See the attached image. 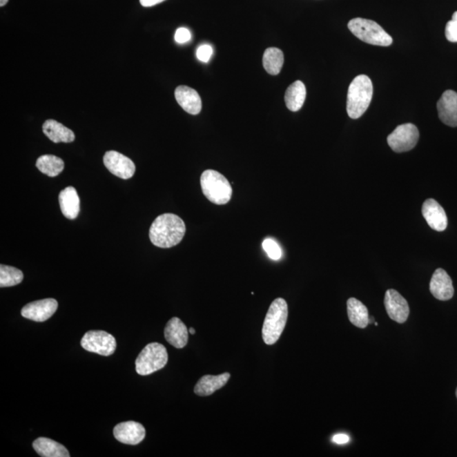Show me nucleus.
I'll list each match as a JSON object with an SVG mask.
<instances>
[{
    "mask_svg": "<svg viewBox=\"0 0 457 457\" xmlns=\"http://www.w3.org/2000/svg\"><path fill=\"white\" fill-rule=\"evenodd\" d=\"M202 193L207 200L217 205H224L231 201L232 187L228 179L220 172L205 171L201 175Z\"/></svg>",
    "mask_w": 457,
    "mask_h": 457,
    "instance_id": "20e7f679",
    "label": "nucleus"
},
{
    "mask_svg": "<svg viewBox=\"0 0 457 457\" xmlns=\"http://www.w3.org/2000/svg\"><path fill=\"white\" fill-rule=\"evenodd\" d=\"M231 374L224 373L220 376H205L198 380L196 387L194 388L195 394L200 396H208L215 393L218 389L224 387L228 380Z\"/></svg>",
    "mask_w": 457,
    "mask_h": 457,
    "instance_id": "6ab92c4d",
    "label": "nucleus"
},
{
    "mask_svg": "<svg viewBox=\"0 0 457 457\" xmlns=\"http://www.w3.org/2000/svg\"><path fill=\"white\" fill-rule=\"evenodd\" d=\"M8 1L9 0H0V6H5Z\"/></svg>",
    "mask_w": 457,
    "mask_h": 457,
    "instance_id": "473e14b6",
    "label": "nucleus"
},
{
    "mask_svg": "<svg viewBox=\"0 0 457 457\" xmlns=\"http://www.w3.org/2000/svg\"><path fill=\"white\" fill-rule=\"evenodd\" d=\"M189 332L191 333V334L194 335L195 333H196V331H195L193 328H190Z\"/></svg>",
    "mask_w": 457,
    "mask_h": 457,
    "instance_id": "72a5a7b5",
    "label": "nucleus"
},
{
    "mask_svg": "<svg viewBox=\"0 0 457 457\" xmlns=\"http://www.w3.org/2000/svg\"><path fill=\"white\" fill-rule=\"evenodd\" d=\"M419 139V132L414 124H403L396 127L394 132L389 134L387 142L396 153L410 151L417 145Z\"/></svg>",
    "mask_w": 457,
    "mask_h": 457,
    "instance_id": "0eeeda50",
    "label": "nucleus"
},
{
    "mask_svg": "<svg viewBox=\"0 0 457 457\" xmlns=\"http://www.w3.org/2000/svg\"><path fill=\"white\" fill-rule=\"evenodd\" d=\"M58 306V302L55 299L39 300L26 305L21 310V315L30 320L44 322L54 315Z\"/></svg>",
    "mask_w": 457,
    "mask_h": 457,
    "instance_id": "9d476101",
    "label": "nucleus"
},
{
    "mask_svg": "<svg viewBox=\"0 0 457 457\" xmlns=\"http://www.w3.org/2000/svg\"><path fill=\"white\" fill-rule=\"evenodd\" d=\"M347 314L351 323L356 327L364 329L369 324L368 309L358 299L354 298L348 299Z\"/></svg>",
    "mask_w": 457,
    "mask_h": 457,
    "instance_id": "4be33fe9",
    "label": "nucleus"
},
{
    "mask_svg": "<svg viewBox=\"0 0 457 457\" xmlns=\"http://www.w3.org/2000/svg\"><path fill=\"white\" fill-rule=\"evenodd\" d=\"M263 249L269 258L273 260H280L282 257V251L278 243L273 239H265L263 242Z\"/></svg>",
    "mask_w": 457,
    "mask_h": 457,
    "instance_id": "bb28decb",
    "label": "nucleus"
},
{
    "mask_svg": "<svg viewBox=\"0 0 457 457\" xmlns=\"http://www.w3.org/2000/svg\"><path fill=\"white\" fill-rule=\"evenodd\" d=\"M213 53V48L211 45L204 44L202 45L197 50V57L200 61L208 63L211 61Z\"/></svg>",
    "mask_w": 457,
    "mask_h": 457,
    "instance_id": "c85d7f7f",
    "label": "nucleus"
},
{
    "mask_svg": "<svg viewBox=\"0 0 457 457\" xmlns=\"http://www.w3.org/2000/svg\"><path fill=\"white\" fill-rule=\"evenodd\" d=\"M456 397H457V389H456Z\"/></svg>",
    "mask_w": 457,
    "mask_h": 457,
    "instance_id": "f704fd0d",
    "label": "nucleus"
},
{
    "mask_svg": "<svg viewBox=\"0 0 457 457\" xmlns=\"http://www.w3.org/2000/svg\"><path fill=\"white\" fill-rule=\"evenodd\" d=\"M188 332L186 324L179 318H172L164 329V337L171 346L182 349L188 342Z\"/></svg>",
    "mask_w": 457,
    "mask_h": 457,
    "instance_id": "f3484780",
    "label": "nucleus"
},
{
    "mask_svg": "<svg viewBox=\"0 0 457 457\" xmlns=\"http://www.w3.org/2000/svg\"><path fill=\"white\" fill-rule=\"evenodd\" d=\"M445 37L449 42L457 43V11L453 14L452 20L447 22Z\"/></svg>",
    "mask_w": 457,
    "mask_h": 457,
    "instance_id": "cd10ccee",
    "label": "nucleus"
},
{
    "mask_svg": "<svg viewBox=\"0 0 457 457\" xmlns=\"http://www.w3.org/2000/svg\"><path fill=\"white\" fill-rule=\"evenodd\" d=\"M23 278V273L20 269L11 266L0 265V286L2 288L17 286Z\"/></svg>",
    "mask_w": 457,
    "mask_h": 457,
    "instance_id": "a878e982",
    "label": "nucleus"
},
{
    "mask_svg": "<svg viewBox=\"0 0 457 457\" xmlns=\"http://www.w3.org/2000/svg\"><path fill=\"white\" fill-rule=\"evenodd\" d=\"M36 166L43 174L55 177L61 173L65 168V163L57 156L47 155L39 157Z\"/></svg>",
    "mask_w": 457,
    "mask_h": 457,
    "instance_id": "b1692460",
    "label": "nucleus"
},
{
    "mask_svg": "<svg viewBox=\"0 0 457 457\" xmlns=\"http://www.w3.org/2000/svg\"><path fill=\"white\" fill-rule=\"evenodd\" d=\"M37 454L43 457H69L70 453L63 445L48 438L41 437L33 442Z\"/></svg>",
    "mask_w": 457,
    "mask_h": 457,
    "instance_id": "412c9836",
    "label": "nucleus"
},
{
    "mask_svg": "<svg viewBox=\"0 0 457 457\" xmlns=\"http://www.w3.org/2000/svg\"><path fill=\"white\" fill-rule=\"evenodd\" d=\"M191 37H192V35H191V32H189L188 29L181 28L176 30L175 40V42L178 43H186L189 42Z\"/></svg>",
    "mask_w": 457,
    "mask_h": 457,
    "instance_id": "c756f323",
    "label": "nucleus"
},
{
    "mask_svg": "<svg viewBox=\"0 0 457 457\" xmlns=\"http://www.w3.org/2000/svg\"><path fill=\"white\" fill-rule=\"evenodd\" d=\"M373 95L372 81L365 75L354 78L348 89L347 110L351 119H358L368 110Z\"/></svg>",
    "mask_w": 457,
    "mask_h": 457,
    "instance_id": "f03ea898",
    "label": "nucleus"
},
{
    "mask_svg": "<svg viewBox=\"0 0 457 457\" xmlns=\"http://www.w3.org/2000/svg\"><path fill=\"white\" fill-rule=\"evenodd\" d=\"M43 130V133L55 144H59V142L69 144L75 140V134L72 130L55 119H48L45 121Z\"/></svg>",
    "mask_w": 457,
    "mask_h": 457,
    "instance_id": "aec40b11",
    "label": "nucleus"
},
{
    "mask_svg": "<svg viewBox=\"0 0 457 457\" xmlns=\"http://www.w3.org/2000/svg\"><path fill=\"white\" fill-rule=\"evenodd\" d=\"M166 347L159 343H150L140 352L136 360L138 374L145 376L164 368L168 362Z\"/></svg>",
    "mask_w": 457,
    "mask_h": 457,
    "instance_id": "423d86ee",
    "label": "nucleus"
},
{
    "mask_svg": "<svg viewBox=\"0 0 457 457\" xmlns=\"http://www.w3.org/2000/svg\"><path fill=\"white\" fill-rule=\"evenodd\" d=\"M429 289L431 294L440 301H448L454 295V287L451 277L443 269H438L434 273Z\"/></svg>",
    "mask_w": 457,
    "mask_h": 457,
    "instance_id": "4468645a",
    "label": "nucleus"
},
{
    "mask_svg": "<svg viewBox=\"0 0 457 457\" xmlns=\"http://www.w3.org/2000/svg\"><path fill=\"white\" fill-rule=\"evenodd\" d=\"M385 307L389 317L397 323H405L409 316L410 309L407 300L396 290L389 289L387 291Z\"/></svg>",
    "mask_w": 457,
    "mask_h": 457,
    "instance_id": "9b49d317",
    "label": "nucleus"
},
{
    "mask_svg": "<svg viewBox=\"0 0 457 457\" xmlns=\"http://www.w3.org/2000/svg\"><path fill=\"white\" fill-rule=\"evenodd\" d=\"M59 206L66 218L77 219L80 213V198L76 188L68 186L61 191L59 196Z\"/></svg>",
    "mask_w": 457,
    "mask_h": 457,
    "instance_id": "a211bd4d",
    "label": "nucleus"
},
{
    "mask_svg": "<svg viewBox=\"0 0 457 457\" xmlns=\"http://www.w3.org/2000/svg\"><path fill=\"white\" fill-rule=\"evenodd\" d=\"M186 224L174 213H164L153 221L149 230L150 241L160 249H171L182 241Z\"/></svg>",
    "mask_w": 457,
    "mask_h": 457,
    "instance_id": "f257e3e1",
    "label": "nucleus"
},
{
    "mask_svg": "<svg viewBox=\"0 0 457 457\" xmlns=\"http://www.w3.org/2000/svg\"><path fill=\"white\" fill-rule=\"evenodd\" d=\"M266 71L272 76H276L282 70L284 65L283 52L277 48H269L265 50L263 58Z\"/></svg>",
    "mask_w": 457,
    "mask_h": 457,
    "instance_id": "393cba45",
    "label": "nucleus"
},
{
    "mask_svg": "<svg viewBox=\"0 0 457 457\" xmlns=\"http://www.w3.org/2000/svg\"><path fill=\"white\" fill-rule=\"evenodd\" d=\"M440 121L451 127L457 126V93L447 90L437 104Z\"/></svg>",
    "mask_w": 457,
    "mask_h": 457,
    "instance_id": "2eb2a0df",
    "label": "nucleus"
},
{
    "mask_svg": "<svg viewBox=\"0 0 457 457\" xmlns=\"http://www.w3.org/2000/svg\"><path fill=\"white\" fill-rule=\"evenodd\" d=\"M164 0H140L141 5L144 7H151L164 2Z\"/></svg>",
    "mask_w": 457,
    "mask_h": 457,
    "instance_id": "2f4dec72",
    "label": "nucleus"
},
{
    "mask_svg": "<svg viewBox=\"0 0 457 457\" xmlns=\"http://www.w3.org/2000/svg\"><path fill=\"white\" fill-rule=\"evenodd\" d=\"M332 440L334 441L336 444L343 445L347 444V442H349L350 437L348 436L347 434H337L336 436H333Z\"/></svg>",
    "mask_w": 457,
    "mask_h": 457,
    "instance_id": "7c9ffc66",
    "label": "nucleus"
},
{
    "mask_svg": "<svg viewBox=\"0 0 457 457\" xmlns=\"http://www.w3.org/2000/svg\"><path fill=\"white\" fill-rule=\"evenodd\" d=\"M81 346L86 351L108 357L116 350L115 337L103 331H90L82 337Z\"/></svg>",
    "mask_w": 457,
    "mask_h": 457,
    "instance_id": "6e6552de",
    "label": "nucleus"
},
{
    "mask_svg": "<svg viewBox=\"0 0 457 457\" xmlns=\"http://www.w3.org/2000/svg\"><path fill=\"white\" fill-rule=\"evenodd\" d=\"M306 95L307 90L303 82L301 81L293 82L287 88L286 95H284V101H286L288 110L293 112L301 110L304 104Z\"/></svg>",
    "mask_w": 457,
    "mask_h": 457,
    "instance_id": "5701e85b",
    "label": "nucleus"
},
{
    "mask_svg": "<svg viewBox=\"0 0 457 457\" xmlns=\"http://www.w3.org/2000/svg\"><path fill=\"white\" fill-rule=\"evenodd\" d=\"M114 436L123 444L137 445L144 440L146 430L139 422H124L115 427Z\"/></svg>",
    "mask_w": 457,
    "mask_h": 457,
    "instance_id": "f8f14e48",
    "label": "nucleus"
},
{
    "mask_svg": "<svg viewBox=\"0 0 457 457\" xmlns=\"http://www.w3.org/2000/svg\"><path fill=\"white\" fill-rule=\"evenodd\" d=\"M104 166L110 173L123 179L132 178L136 166L132 159L116 151H108L104 156Z\"/></svg>",
    "mask_w": 457,
    "mask_h": 457,
    "instance_id": "1a4fd4ad",
    "label": "nucleus"
},
{
    "mask_svg": "<svg viewBox=\"0 0 457 457\" xmlns=\"http://www.w3.org/2000/svg\"><path fill=\"white\" fill-rule=\"evenodd\" d=\"M175 96L179 106L187 113L193 115L200 113L202 99L196 90L186 87V86H179L175 89Z\"/></svg>",
    "mask_w": 457,
    "mask_h": 457,
    "instance_id": "dca6fc26",
    "label": "nucleus"
},
{
    "mask_svg": "<svg viewBox=\"0 0 457 457\" xmlns=\"http://www.w3.org/2000/svg\"><path fill=\"white\" fill-rule=\"evenodd\" d=\"M288 318V305L286 300L277 298L271 303L266 314L263 326V339L271 346L278 342L286 327Z\"/></svg>",
    "mask_w": 457,
    "mask_h": 457,
    "instance_id": "7ed1b4c3",
    "label": "nucleus"
},
{
    "mask_svg": "<svg viewBox=\"0 0 457 457\" xmlns=\"http://www.w3.org/2000/svg\"><path fill=\"white\" fill-rule=\"evenodd\" d=\"M423 218L431 228L436 231H444L448 226L447 213L437 201L427 200L423 202L422 208Z\"/></svg>",
    "mask_w": 457,
    "mask_h": 457,
    "instance_id": "ddd939ff",
    "label": "nucleus"
},
{
    "mask_svg": "<svg viewBox=\"0 0 457 457\" xmlns=\"http://www.w3.org/2000/svg\"><path fill=\"white\" fill-rule=\"evenodd\" d=\"M348 28L358 39L369 44L388 47L393 43L392 37L381 26L368 19H352L348 23Z\"/></svg>",
    "mask_w": 457,
    "mask_h": 457,
    "instance_id": "39448f33",
    "label": "nucleus"
}]
</instances>
